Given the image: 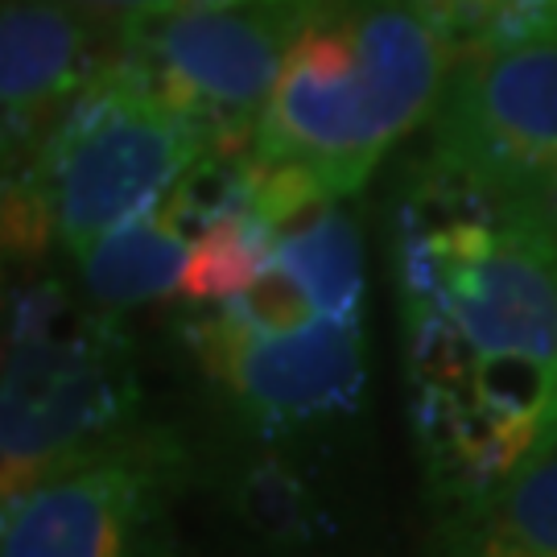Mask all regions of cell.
I'll return each mask as SVG.
<instances>
[{
  "instance_id": "1",
  "label": "cell",
  "mask_w": 557,
  "mask_h": 557,
  "mask_svg": "<svg viewBox=\"0 0 557 557\" xmlns=\"http://www.w3.org/2000/svg\"><path fill=\"white\" fill-rule=\"evenodd\" d=\"M409 430L434 512L557 446V232L421 158L388 207Z\"/></svg>"
},
{
  "instance_id": "2",
  "label": "cell",
  "mask_w": 557,
  "mask_h": 557,
  "mask_svg": "<svg viewBox=\"0 0 557 557\" xmlns=\"http://www.w3.org/2000/svg\"><path fill=\"white\" fill-rule=\"evenodd\" d=\"M450 66V41L413 0H310L252 158L356 199L380 158L434 120Z\"/></svg>"
},
{
  "instance_id": "3",
  "label": "cell",
  "mask_w": 557,
  "mask_h": 557,
  "mask_svg": "<svg viewBox=\"0 0 557 557\" xmlns=\"http://www.w3.org/2000/svg\"><path fill=\"white\" fill-rule=\"evenodd\" d=\"M220 140L120 59L71 103L29 158L4 170V252L79 260L158 207Z\"/></svg>"
},
{
  "instance_id": "4",
  "label": "cell",
  "mask_w": 557,
  "mask_h": 557,
  "mask_svg": "<svg viewBox=\"0 0 557 557\" xmlns=\"http://www.w3.org/2000/svg\"><path fill=\"white\" fill-rule=\"evenodd\" d=\"M145 421V380L124 314L54 277L17 281L4 298V499L128 438Z\"/></svg>"
},
{
  "instance_id": "5",
  "label": "cell",
  "mask_w": 557,
  "mask_h": 557,
  "mask_svg": "<svg viewBox=\"0 0 557 557\" xmlns=\"http://www.w3.org/2000/svg\"><path fill=\"white\" fill-rule=\"evenodd\" d=\"M178 338L236 434L326 438L363 409V319L257 322L227 306H182Z\"/></svg>"
},
{
  "instance_id": "6",
  "label": "cell",
  "mask_w": 557,
  "mask_h": 557,
  "mask_svg": "<svg viewBox=\"0 0 557 557\" xmlns=\"http://www.w3.org/2000/svg\"><path fill=\"white\" fill-rule=\"evenodd\" d=\"M425 161L557 232V34L455 54Z\"/></svg>"
},
{
  "instance_id": "7",
  "label": "cell",
  "mask_w": 557,
  "mask_h": 557,
  "mask_svg": "<svg viewBox=\"0 0 557 557\" xmlns=\"http://www.w3.org/2000/svg\"><path fill=\"white\" fill-rule=\"evenodd\" d=\"M195 475L178 430L145 421L4 499L0 557H174V508Z\"/></svg>"
},
{
  "instance_id": "8",
  "label": "cell",
  "mask_w": 557,
  "mask_h": 557,
  "mask_svg": "<svg viewBox=\"0 0 557 557\" xmlns=\"http://www.w3.org/2000/svg\"><path fill=\"white\" fill-rule=\"evenodd\" d=\"M310 0H190L124 25L120 59L220 145H252Z\"/></svg>"
},
{
  "instance_id": "9",
  "label": "cell",
  "mask_w": 557,
  "mask_h": 557,
  "mask_svg": "<svg viewBox=\"0 0 557 557\" xmlns=\"http://www.w3.org/2000/svg\"><path fill=\"white\" fill-rule=\"evenodd\" d=\"M124 25L71 0H4L0 13V128L4 170L50 137L71 103L120 62Z\"/></svg>"
},
{
  "instance_id": "10",
  "label": "cell",
  "mask_w": 557,
  "mask_h": 557,
  "mask_svg": "<svg viewBox=\"0 0 557 557\" xmlns=\"http://www.w3.org/2000/svg\"><path fill=\"white\" fill-rule=\"evenodd\" d=\"M207 479L223 520L252 557H331L343 541V504L319 438L232 430Z\"/></svg>"
},
{
  "instance_id": "11",
  "label": "cell",
  "mask_w": 557,
  "mask_h": 557,
  "mask_svg": "<svg viewBox=\"0 0 557 557\" xmlns=\"http://www.w3.org/2000/svg\"><path fill=\"white\" fill-rule=\"evenodd\" d=\"M425 557H557V446L492 492L434 512Z\"/></svg>"
},
{
  "instance_id": "12",
  "label": "cell",
  "mask_w": 557,
  "mask_h": 557,
  "mask_svg": "<svg viewBox=\"0 0 557 557\" xmlns=\"http://www.w3.org/2000/svg\"><path fill=\"white\" fill-rule=\"evenodd\" d=\"M450 50L557 34V0H413Z\"/></svg>"
},
{
  "instance_id": "13",
  "label": "cell",
  "mask_w": 557,
  "mask_h": 557,
  "mask_svg": "<svg viewBox=\"0 0 557 557\" xmlns=\"http://www.w3.org/2000/svg\"><path fill=\"white\" fill-rule=\"evenodd\" d=\"M71 4H79V9L96 13V17H108V21H120V25H128V21H140V17L174 13V9L190 4V0H71Z\"/></svg>"
}]
</instances>
